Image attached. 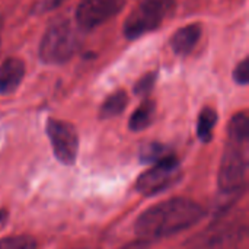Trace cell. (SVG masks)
<instances>
[{"label": "cell", "mask_w": 249, "mask_h": 249, "mask_svg": "<svg viewBox=\"0 0 249 249\" xmlns=\"http://www.w3.org/2000/svg\"><path fill=\"white\" fill-rule=\"evenodd\" d=\"M203 214L201 206L190 198H169L144 210L134 223V232L139 239L153 242L190 229Z\"/></svg>", "instance_id": "6da1fadb"}, {"label": "cell", "mask_w": 249, "mask_h": 249, "mask_svg": "<svg viewBox=\"0 0 249 249\" xmlns=\"http://www.w3.org/2000/svg\"><path fill=\"white\" fill-rule=\"evenodd\" d=\"M249 117L245 111L232 117L228 128V143L219 168V188L231 194L245 188L248 174Z\"/></svg>", "instance_id": "7a4b0ae2"}, {"label": "cell", "mask_w": 249, "mask_h": 249, "mask_svg": "<svg viewBox=\"0 0 249 249\" xmlns=\"http://www.w3.org/2000/svg\"><path fill=\"white\" fill-rule=\"evenodd\" d=\"M80 44L79 34L69 19H55L42 35L38 57L44 64L67 63Z\"/></svg>", "instance_id": "3957f363"}, {"label": "cell", "mask_w": 249, "mask_h": 249, "mask_svg": "<svg viewBox=\"0 0 249 249\" xmlns=\"http://www.w3.org/2000/svg\"><path fill=\"white\" fill-rule=\"evenodd\" d=\"M182 249H249L248 225L239 220L210 225L191 238Z\"/></svg>", "instance_id": "277c9868"}, {"label": "cell", "mask_w": 249, "mask_h": 249, "mask_svg": "<svg viewBox=\"0 0 249 249\" xmlns=\"http://www.w3.org/2000/svg\"><path fill=\"white\" fill-rule=\"evenodd\" d=\"M175 9V0H143L124 23V35L136 39L159 28Z\"/></svg>", "instance_id": "5b68a950"}, {"label": "cell", "mask_w": 249, "mask_h": 249, "mask_svg": "<svg viewBox=\"0 0 249 249\" xmlns=\"http://www.w3.org/2000/svg\"><path fill=\"white\" fill-rule=\"evenodd\" d=\"M181 178V166L179 160L175 155L153 163L150 169L143 172L136 182V190L139 194L144 197L156 196L174 184H177Z\"/></svg>", "instance_id": "8992f818"}, {"label": "cell", "mask_w": 249, "mask_h": 249, "mask_svg": "<svg viewBox=\"0 0 249 249\" xmlns=\"http://www.w3.org/2000/svg\"><path fill=\"white\" fill-rule=\"evenodd\" d=\"M45 131L57 160L67 166L74 165L79 152V136L74 125L67 121L50 118Z\"/></svg>", "instance_id": "52a82bcc"}, {"label": "cell", "mask_w": 249, "mask_h": 249, "mask_svg": "<svg viewBox=\"0 0 249 249\" xmlns=\"http://www.w3.org/2000/svg\"><path fill=\"white\" fill-rule=\"evenodd\" d=\"M127 0H82L76 9V22L80 29L90 31L114 18Z\"/></svg>", "instance_id": "ba28073f"}, {"label": "cell", "mask_w": 249, "mask_h": 249, "mask_svg": "<svg viewBox=\"0 0 249 249\" xmlns=\"http://www.w3.org/2000/svg\"><path fill=\"white\" fill-rule=\"evenodd\" d=\"M25 76V63L18 57H9L0 64V96L13 93Z\"/></svg>", "instance_id": "9c48e42d"}, {"label": "cell", "mask_w": 249, "mask_h": 249, "mask_svg": "<svg viewBox=\"0 0 249 249\" xmlns=\"http://www.w3.org/2000/svg\"><path fill=\"white\" fill-rule=\"evenodd\" d=\"M201 36V25L190 23L179 28L171 38V48L177 55H187L193 51Z\"/></svg>", "instance_id": "30bf717a"}, {"label": "cell", "mask_w": 249, "mask_h": 249, "mask_svg": "<svg viewBox=\"0 0 249 249\" xmlns=\"http://www.w3.org/2000/svg\"><path fill=\"white\" fill-rule=\"evenodd\" d=\"M155 112H156V105H155V102L150 101V99H144V101L137 107V109L133 112V115L130 117V121H128L130 130L134 131V133H139V131L147 128V127L153 123Z\"/></svg>", "instance_id": "8fae6325"}, {"label": "cell", "mask_w": 249, "mask_h": 249, "mask_svg": "<svg viewBox=\"0 0 249 249\" xmlns=\"http://www.w3.org/2000/svg\"><path fill=\"white\" fill-rule=\"evenodd\" d=\"M128 104V96L124 90H117L112 95H109L104 104L101 105L99 109V118L107 120V118H114L120 115Z\"/></svg>", "instance_id": "7c38bea8"}, {"label": "cell", "mask_w": 249, "mask_h": 249, "mask_svg": "<svg viewBox=\"0 0 249 249\" xmlns=\"http://www.w3.org/2000/svg\"><path fill=\"white\" fill-rule=\"evenodd\" d=\"M217 124V112L216 109L206 107L201 109L197 120V136L203 143H210L213 139V130Z\"/></svg>", "instance_id": "4fadbf2b"}, {"label": "cell", "mask_w": 249, "mask_h": 249, "mask_svg": "<svg viewBox=\"0 0 249 249\" xmlns=\"http://www.w3.org/2000/svg\"><path fill=\"white\" fill-rule=\"evenodd\" d=\"M174 153L163 144H159V143H152V144H147L142 149V153H140V158H142V162L144 163H158L169 156H172Z\"/></svg>", "instance_id": "5bb4252c"}, {"label": "cell", "mask_w": 249, "mask_h": 249, "mask_svg": "<svg viewBox=\"0 0 249 249\" xmlns=\"http://www.w3.org/2000/svg\"><path fill=\"white\" fill-rule=\"evenodd\" d=\"M0 249H36V242L31 236H9L0 239Z\"/></svg>", "instance_id": "9a60e30c"}, {"label": "cell", "mask_w": 249, "mask_h": 249, "mask_svg": "<svg viewBox=\"0 0 249 249\" xmlns=\"http://www.w3.org/2000/svg\"><path fill=\"white\" fill-rule=\"evenodd\" d=\"M156 82V73L155 71H149L146 73L143 77H140V80L134 85V93L139 96H146L152 92L153 86Z\"/></svg>", "instance_id": "2e32d148"}, {"label": "cell", "mask_w": 249, "mask_h": 249, "mask_svg": "<svg viewBox=\"0 0 249 249\" xmlns=\"http://www.w3.org/2000/svg\"><path fill=\"white\" fill-rule=\"evenodd\" d=\"M233 80L238 85H248L249 82V66H248V58H244L233 70Z\"/></svg>", "instance_id": "e0dca14e"}, {"label": "cell", "mask_w": 249, "mask_h": 249, "mask_svg": "<svg viewBox=\"0 0 249 249\" xmlns=\"http://www.w3.org/2000/svg\"><path fill=\"white\" fill-rule=\"evenodd\" d=\"M149 245H150V242L143 241V239H137V241L130 242V244H127L125 247H123V248L120 249H146Z\"/></svg>", "instance_id": "ac0fdd59"}, {"label": "cell", "mask_w": 249, "mask_h": 249, "mask_svg": "<svg viewBox=\"0 0 249 249\" xmlns=\"http://www.w3.org/2000/svg\"><path fill=\"white\" fill-rule=\"evenodd\" d=\"M63 0H45V6L44 9H51V7H55L57 4H60Z\"/></svg>", "instance_id": "d6986e66"}]
</instances>
